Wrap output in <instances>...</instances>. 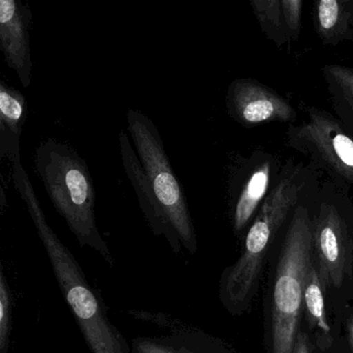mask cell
I'll use <instances>...</instances> for the list:
<instances>
[{"mask_svg":"<svg viewBox=\"0 0 353 353\" xmlns=\"http://www.w3.org/2000/svg\"><path fill=\"white\" fill-rule=\"evenodd\" d=\"M132 353H214L208 336L194 330H177L163 336H137Z\"/></svg>","mask_w":353,"mask_h":353,"instance_id":"cell-14","label":"cell"},{"mask_svg":"<svg viewBox=\"0 0 353 353\" xmlns=\"http://www.w3.org/2000/svg\"><path fill=\"white\" fill-rule=\"evenodd\" d=\"M318 175L309 165L289 160L254 218L234 264L221 276L219 295L232 315H241L251 305L259 284L264 260L287 220L315 189Z\"/></svg>","mask_w":353,"mask_h":353,"instance_id":"cell-1","label":"cell"},{"mask_svg":"<svg viewBox=\"0 0 353 353\" xmlns=\"http://www.w3.org/2000/svg\"><path fill=\"white\" fill-rule=\"evenodd\" d=\"M128 131L131 135L140 163L150 185L164 208L183 251L195 255L198 239L183 188L175 176L160 133L150 117L141 111L130 109Z\"/></svg>","mask_w":353,"mask_h":353,"instance_id":"cell-5","label":"cell"},{"mask_svg":"<svg viewBox=\"0 0 353 353\" xmlns=\"http://www.w3.org/2000/svg\"><path fill=\"white\" fill-rule=\"evenodd\" d=\"M292 353H313L311 340L303 330H299Z\"/></svg>","mask_w":353,"mask_h":353,"instance_id":"cell-20","label":"cell"},{"mask_svg":"<svg viewBox=\"0 0 353 353\" xmlns=\"http://www.w3.org/2000/svg\"><path fill=\"white\" fill-rule=\"evenodd\" d=\"M349 190L328 181L319 185L310 200L313 222L314 258L324 290L339 288L350 270L352 225L346 216Z\"/></svg>","mask_w":353,"mask_h":353,"instance_id":"cell-6","label":"cell"},{"mask_svg":"<svg viewBox=\"0 0 353 353\" xmlns=\"http://www.w3.org/2000/svg\"><path fill=\"white\" fill-rule=\"evenodd\" d=\"M322 75L330 96L332 109L347 131L353 134V69L340 65H326Z\"/></svg>","mask_w":353,"mask_h":353,"instance_id":"cell-16","label":"cell"},{"mask_svg":"<svg viewBox=\"0 0 353 353\" xmlns=\"http://www.w3.org/2000/svg\"><path fill=\"white\" fill-rule=\"evenodd\" d=\"M11 163L14 187L28 206L55 279L88 348L92 353H132L125 336L110 321L102 297L88 282L75 256L47 222L20 154Z\"/></svg>","mask_w":353,"mask_h":353,"instance_id":"cell-2","label":"cell"},{"mask_svg":"<svg viewBox=\"0 0 353 353\" xmlns=\"http://www.w3.org/2000/svg\"><path fill=\"white\" fill-rule=\"evenodd\" d=\"M315 191L295 208L283 239L272 293V353H292L299 330L305 280L314 262L310 200Z\"/></svg>","mask_w":353,"mask_h":353,"instance_id":"cell-4","label":"cell"},{"mask_svg":"<svg viewBox=\"0 0 353 353\" xmlns=\"http://www.w3.org/2000/svg\"><path fill=\"white\" fill-rule=\"evenodd\" d=\"M314 24L323 44L336 46L353 40V0H317Z\"/></svg>","mask_w":353,"mask_h":353,"instance_id":"cell-13","label":"cell"},{"mask_svg":"<svg viewBox=\"0 0 353 353\" xmlns=\"http://www.w3.org/2000/svg\"><path fill=\"white\" fill-rule=\"evenodd\" d=\"M347 332H348L349 345H350L351 351L353 353V313L351 314L348 322H347Z\"/></svg>","mask_w":353,"mask_h":353,"instance_id":"cell-21","label":"cell"},{"mask_svg":"<svg viewBox=\"0 0 353 353\" xmlns=\"http://www.w3.org/2000/svg\"><path fill=\"white\" fill-rule=\"evenodd\" d=\"M303 5L301 0H282L283 15L290 42L296 41L301 34Z\"/></svg>","mask_w":353,"mask_h":353,"instance_id":"cell-19","label":"cell"},{"mask_svg":"<svg viewBox=\"0 0 353 353\" xmlns=\"http://www.w3.org/2000/svg\"><path fill=\"white\" fill-rule=\"evenodd\" d=\"M34 164L55 210L79 245L92 248L114 268V257L97 225L96 191L85 160L69 144L48 138L36 148Z\"/></svg>","mask_w":353,"mask_h":353,"instance_id":"cell-3","label":"cell"},{"mask_svg":"<svg viewBox=\"0 0 353 353\" xmlns=\"http://www.w3.org/2000/svg\"><path fill=\"white\" fill-rule=\"evenodd\" d=\"M324 289L318 274L317 264L314 258L313 264L307 272L303 293V313L311 332L315 334L318 345L326 349L332 345L330 326L326 316Z\"/></svg>","mask_w":353,"mask_h":353,"instance_id":"cell-15","label":"cell"},{"mask_svg":"<svg viewBox=\"0 0 353 353\" xmlns=\"http://www.w3.org/2000/svg\"><path fill=\"white\" fill-rule=\"evenodd\" d=\"M28 117V102L19 90L0 82V158L20 154V137Z\"/></svg>","mask_w":353,"mask_h":353,"instance_id":"cell-12","label":"cell"},{"mask_svg":"<svg viewBox=\"0 0 353 353\" xmlns=\"http://www.w3.org/2000/svg\"><path fill=\"white\" fill-rule=\"evenodd\" d=\"M119 142L123 167L137 194L140 208L143 212L144 218L148 221L150 230L156 236H164L175 254L179 255L183 253V250L179 243V237L164 208L159 202L154 189L150 185V179L140 163L137 152L133 150V146L125 132H121L119 134Z\"/></svg>","mask_w":353,"mask_h":353,"instance_id":"cell-11","label":"cell"},{"mask_svg":"<svg viewBox=\"0 0 353 353\" xmlns=\"http://www.w3.org/2000/svg\"><path fill=\"white\" fill-rule=\"evenodd\" d=\"M226 108L229 117L245 128L268 123L296 121V109L287 99L252 78L233 80L227 90Z\"/></svg>","mask_w":353,"mask_h":353,"instance_id":"cell-8","label":"cell"},{"mask_svg":"<svg viewBox=\"0 0 353 353\" xmlns=\"http://www.w3.org/2000/svg\"><path fill=\"white\" fill-rule=\"evenodd\" d=\"M352 239H353V225H352Z\"/></svg>","mask_w":353,"mask_h":353,"instance_id":"cell-22","label":"cell"},{"mask_svg":"<svg viewBox=\"0 0 353 353\" xmlns=\"http://www.w3.org/2000/svg\"><path fill=\"white\" fill-rule=\"evenodd\" d=\"M251 6L262 32L270 41L279 47L290 42L283 15L282 0H252Z\"/></svg>","mask_w":353,"mask_h":353,"instance_id":"cell-17","label":"cell"},{"mask_svg":"<svg viewBox=\"0 0 353 353\" xmlns=\"http://www.w3.org/2000/svg\"><path fill=\"white\" fill-rule=\"evenodd\" d=\"M307 117L286 130L285 145L305 156L310 165L325 173L338 187L353 188V134L332 113L317 107L305 109Z\"/></svg>","mask_w":353,"mask_h":353,"instance_id":"cell-7","label":"cell"},{"mask_svg":"<svg viewBox=\"0 0 353 353\" xmlns=\"http://www.w3.org/2000/svg\"><path fill=\"white\" fill-rule=\"evenodd\" d=\"M32 12L20 0H0V48L23 88L32 83L30 28Z\"/></svg>","mask_w":353,"mask_h":353,"instance_id":"cell-10","label":"cell"},{"mask_svg":"<svg viewBox=\"0 0 353 353\" xmlns=\"http://www.w3.org/2000/svg\"><path fill=\"white\" fill-rule=\"evenodd\" d=\"M13 322V293L3 266L0 268V353H9Z\"/></svg>","mask_w":353,"mask_h":353,"instance_id":"cell-18","label":"cell"},{"mask_svg":"<svg viewBox=\"0 0 353 353\" xmlns=\"http://www.w3.org/2000/svg\"><path fill=\"white\" fill-rule=\"evenodd\" d=\"M283 165L274 154L257 150L245 159L236 176L232 208V226L241 234L252 220L280 176Z\"/></svg>","mask_w":353,"mask_h":353,"instance_id":"cell-9","label":"cell"}]
</instances>
